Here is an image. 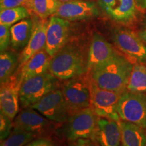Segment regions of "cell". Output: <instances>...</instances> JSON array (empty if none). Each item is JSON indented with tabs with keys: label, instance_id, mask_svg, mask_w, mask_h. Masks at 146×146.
I'll list each match as a JSON object with an SVG mask.
<instances>
[{
	"label": "cell",
	"instance_id": "5b68a950",
	"mask_svg": "<svg viewBox=\"0 0 146 146\" xmlns=\"http://www.w3.org/2000/svg\"><path fill=\"white\" fill-rule=\"evenodd\" d=\"M99 118L91 107L74 113L65 123V137L68 141L78 139L94 140Z\"/></svg>",
	"mask_w": 146,
	"mask_h": 146
},
{
	"label": "cell",
	"instance_id": "30bf717a",
	"mask_svg": "<svg viewBox=\"0 0 146 146\" xmlns=\"http://www.w3.org/2000/svg\"><path fill=\"white\" fill-rule=\"evenodd\" d=\"M23 80L19 70L16 72L0 87V112L14 119L19 112L20 89Z\"/></svg>",
	"mask_w": 146,
	"mask_h": 146
},
{
	"label": "cell",
	"instance_id": "2e32d148",
	"mask_svg": "<svg viewBox=\"0 0 146 146\" xmlns=\"http://www.w3.org/2000/svg\"><path fill=\"white\" fill-rule=\"evenodd\" d=\"M48 21L49 19H40L38 17H36V21H33L31 36L28 44L19 55V66L18 68L23 66L33 55L45 49Z\"/></svg>",
	"mask_w": 146,
	"mask_h": 146
},
{
	"label": "cell",
	"instance_id": "52a82bcc",
	"mask_svg": "<svg viewBox=\"0 0 146 146\" xmlns=\"http://www.w3.org/2000/svg\"><path fill=\"white\" fill-rule=\"evenodd\" d=\"M31 108L50 121L56 123H66L71 116V112L60 89L49 93Z\"/></svg>",
	"mask_w": 146,
	"mask_h": 146
},
{
	"label": "cell",
	"instance_id": "6da1fadb",
	"mask_svg": "<svg viewBox=\"0 0 146 146\" xmlns=\"http://www.w3.org/2000/svg\"><path fill=\"white\" fill-rule=\"evenodd\" d=\"M87 56L88 52L83 45L68 42L52 56L49 70L64 81L87 74Z\"/></svg>",
	"mask_w": 146,
	"mask_h": 146
},
{
	"label": "cell",
	"instance_id": "4dcf8cb0",
	"mask_svg": "<svg viewBox=\"0 0 146 146\" xmlns=\"http://www.w3.org/2000/svg\"><path fill=\"white\" fill-rule=\"evenodd\" d=\"M137 10L139 11H145L146 10V0H135Z\"/></svg>",
	"mask_w": 146,
	"mask_h": 146
},
{
	"label": "cell",
	"instance_id": "d4e9b609",
	"mask_svg": "<svg viewBox=\"0 0 146 146\" xmlns=\"http://www.w3.org/2000/svg\"><path fill=\"white\" fill-rule=\"evenodd\" d=\"M36 137L37 135L33 133L14 128L10 135L1 141L0 146H25Z\"/></svg>",
	"mask_w": 146,
	"mask_h": 146
},
{
	"label": "cell",
	"instance_id": "603a6c76",
	"mask_svg": "<svg viewBox=\"0 0 146 146\" xmlns=\"http://www.w3.org/2000/svg\"><path fill=\"white\" fill-rule=\"evenodd\" d=\"M61 3L58 0H31L29 12L40 19H48L57 12Z\"/></svg>",
	"mask_w": 146,
	"mask_h": 146
},
{
	"label": "cell",
	"instance_id": "4316f807",
	"mask_svg": "<svg viewBox=\"0 0 146 146\" xmlns=\"http://www.w3.org/2000/svg\"><path fill=\"white\" fill-rule=\"evenodd\" d=\"M11 44L10 27L0 24V51L5 52Z\"/></svg>",
	"mask_w": 146,
	"mask_h": 146
},
{
	"label": "cell",
	"instance_id": "ac0fdd59",
	"mask_svg": "<svg viewBox=\"0 0 146 146\" xmlns=\"http://www.w3.org/2000/svg\"><path fill=\"white\" fill-rule=\"evenodd\" d=\"M51 59L52 56L46 52L45 49L33 55L23 66L18 68L23 81L50 72Z\"/></svg>",
	"mask_w": 146,
	"mask_h": 146
},
{
	"label": "cell",
	"instance_id": "484cf974",
	"mask_svg": "<svg viewBox=\"0 0 146 146\" xmlns=\"http://www.w3.org/2000/svg\"><path fill=\"white\" fill-rule=\"evenodd\" d=\"M14 129L13 119L0 112V140L3 141L10 135Z\"/></svg>",
	"mask_w": 146,
	"mask_h": 146
},
{
	"label": "cell",
	"instance_id": "7a4b0ae2",
	"mask_svg": "<svg viewBox=\"0 0 146 146\" xmlns=\"http://www.w3.org/2000/svg\"><path fill=\"white\" fill-rule=\"evenodd\" d=\"M133 66L127 58L118 54L109 61L95 67L89 74L100 88L121 94L127 90Z\"/></svg>",
	"mask_w": 146,
	"mask_h": 146
},
{
	"label": "cell",
	"instance_id": "836d02e7",
	"mask_svg": "<svg viewBox=\"0 0 146 146\" xmlns=\"http://www.w3.org/2000/svg\"><path fill=\"white\" fill-rule=\"evenodd\" d=\"M144 29H146V16H145V21H144Z\"/></svg>",
	"mask_w": 146,
	"mask_h": 146
},
{
	"label": "cell",
	"instance_id": "d6a6232c",
	"mask_svg": "<svg viewBox=\"0 0 146 146\" xmlns=\"http://www.w3.org/2000/svg\"><path fill=\"white\" fill-rule=\"evenodd\" d=\"M60 3H66L70 2V1H82V0H58ZM89 1H92V0H89Z\"/></svg>",
	"mask_w": 146,
	"mask_h": 146
},
{
	"label": "cell",
	"instance_id": "7402d4cb",
	"mask_svg": "<svg viewBox=\"0 0 146 146\" xmlns=\"http://www.w3.org/2000/svg\"><path fill=\"white\" fill-rule=\"evenodd\" d=\"M127 90L139 94L146 93V66L143 63L133 65Z\"/></svg>",
	"mask_w": 146,
	"mask_h": 146
},
{
	"label": "cell",
	"instance_id": "8fae6325",
	"mask_svg": "<svg viewBox=\"0 0 146 146\" xmlns=\"http://www.w3.org/2000/svg\"><path fill=\"white\" fill-rule=\"evenodd\" d=\"M70 33V21L54 16L49 18L45 50L50 56H54L68 43Z\"/></svg>",
	"mask_w": 146,
	"mask_h": 146
},
{
	"label": "cell",
	"instance_id": "7c38bea8",
	"mask_svg": "<svg viewBox=\"0 0 146 146\" xmlns=\"http://www.w3.org/2000/svg\"><path fill=\"white\" fill-rule=\"evenodd\" d=\"M14 128L41 135L51 128V122L31 107L23 108L13 120Z\"/></svg>",
	"mask_w": 146,
	"mask_h": 146
},
{
	"label": "cell",
	"instance_id": "5bb4252c",
	"mask_svg": "<svg viewBox=\"0 0 146 146\" xmlns=\"http://www.w3.org/2000/svg\"><path fill=\"white\" fill-rule=\"evenodd\" d=\"M102 10L118 23L128 25L136 16L135 0H98Z\"/></svg>",
	"mask_w": 146,
	"mask_h": 146
},
{
	"label": "cell",
	"instance_id": "f546056e",
	"mask_svg": "<svg viewBox=\"0 0 146 146\" xmlns=\"http://www.w3.org/2000/svg\"><path fill=\"white\" fill-rule=\"evenodd\" d=\"M68 146H100V145L91 139H78L69 141Z\"/></svg>",
	"mask_w": 146,
	"mask_h": 146
},
{
	"label": "cell",
	"instance_id": "1f68e13d",
	"mask_svg": "<svg viewBox=\"0 0 146 146\" xmlns=\"http://www.w3.org/2000/svg\"><path fill=\"white\" fill-rule=\"evenodd\" d=\"M138 35L140 36V38L146 43V29H143V30L139 32Z\"/></svg>",
	"mask_w": 146,
	"mask_h": 146
},
{
	"label": "cell",
	"instance_id": "3957f363",
	"mask_svg": "<svg viewBox=\"0 0 146 146\" xmlns=\"http://www.w3.org/2000/svg\"><path fill=\"white\" fill-rule=\"evenodd\" d=\"M60 80L50 72L23 81L20 89V106L31 107L43 97L60 89Z\"/></svg>",
	"mask_w": 146,
	"mask_h": 146
},
{
	"label": "cell",
	"instance_id": "4fadbf2b",
	"mask_svg": "<svg viewBox=\"0 0 146 146\" xmlns=\"http://www.w3.org/2000/svg\"><path fill=\"white\" fill-rule=\"evenodd\" d=\"M98 14L99 10L94 1L82 0L61 3L57 12L53 16L68 21H76L89 19Z\"/></svg>",
	"mask_w": 146,
	"mask_h": 146
},
{
	"label": "cell",
	"instance_id": "277c9868",
	"mask_svg": "<svg viewBox=\"0 0 146 146\" xmlns=\"http://www.w3.org/2000/svg\"><path fill=\"white\" fill-rule=\"evenodd\" d=\"M91 82L90 76L85 74L66 81L62 85L61 90L71 115L91 107Z\"/></svg>",
	"mask_w": 146,
	"mask_h": 146
},
{
	"label": "cell",
	"instance_id": "8992f818",
	"mask_svg": "<svg viewBox=\"0 0 146 146\" xmlns=\"http://www.w3.org/2000/svg\"><path fill=\"white\" fill-rule=\"evenodd\" d=\"M120 120L131 122L146 130V94L126 90L118 103Z\"/></svg>",
	"mask_w": 146,
	"mask_h": 146
},
{
	"label": "cell",
	"instance_id": "cb8c5ba5",
	"mask_svg": "<svg viewBox=\"0 0 146 146\" xmlns=\"http://www.w3.org/2000/svg\"><path fill=\"white\" fill-rule=\"evenodd\" d=\"M31 13L25 7L5 9L0 12V24L12 27L22 20L29 18Z\"/></svg>",
	"mask_w": 146,
	"mask_h": 146
},
{
	"label": "cell",
	"instance_id": "d6986e66",
	"mask_svg": "<svg viewBox=\"0 0 146 146\" xmlns=\"http://www.w3.org/2000/svg\"><path fill=\"white\" fill-rule=\"evenodd\" d=\"M33 21L27 18L10 27L11 46L15 51H23L31 36Z\"/></svg>",
	"mask_w": 146,
	"mask_h": 146
},
{
	"label": "cell",
	"instance_id": "9c48e42d",
	"mask_svg": "<svg viewBox=\"0 0 146 146\" xmlns=\"http://www.w3.org/2000/svg\"><path fill=\"white\" fill-rule=\"evenodd\" d=\"M113 41L116 47L129 58L139 63L146 62V45L138 34L127 29H115Z\"/></svg>",
	"mask_w": 146,
	"mask_h": 146
},
{
	"label": "cell",
	"instance_id": "44dd1931",
	"mask_svg": "<svg viewBox=\"0 0 146 146\" xmlns=\"http://www.w3.org/2000/svg\"><path fill=\"white\" fill-rule=\"evenodd\" d=\"M19 56L12 51H5L0 54V84L6 82L18 70Z\"/></svg>",
	"mask_w": 146,
	"mask_h": 146
},
{
	"label": "cell",
	"instance_id": "e0dca14e",
	"mask_svg": "<svg viewBox=\"0 0 146 146\" xmlns=\"http://www.w3.org/2000/svg\"><path fill=\"white\" fill-rule=\"evenodd\" d=\"M94 141L100 146H121V133L118 122L100 117Z\"/></svg>",
	"mask_w": 146,
	"mask_h": 146
},
{
	"label": "cell",
	"instance_id": "f1b7e54d",
	"mask_svg": "<svg viewBox=\"0 0 146 146\" xmlns=\"http://www.w3.org/2000/svg\"><path fill=\"white\" fill-rule=\"evenodd\" d=\"M25 146H60L57 142L48 137L35 138Z\"/></svg>",
	"mask_w": 146,
	"mask_h": 146
},
{
	"label": "cell",
	"instance_id": "83f0119b",
	"mask_svg": "<svg viewBox=\"0 0 146 146\" xmlns=\"http://www.w3.org/2000/svg\"><path fill=\"white\" fill-rule=\"evenodd\" d=\"M31 0H0V10L14 8L17 7H25L29 10Z\"/></svg>",
	"mask_w": 146,
	"mask_h": 146
},
{
	"label": "cell",
	"instance_id": "ffe728a7",
	"mask_svg": "<svg viewBox=\"0 0 146 146\" xmlns=\"http://www.w3.org/2000/svg\"><path fill=\"white\" fill-rule=\"evenodd\" d=\"M123 146H146L145 129L131 122H118Z\"/></svg>",
	"mask_w": 146,
	"mask_h": 146
},
{
	"label": "cell",
	"instance_id": "ba28073f",
	"mask_svg": "<svg viewBox=\"0 0 146 146\" xmlns=\"http://www.w3.org/2000/svg\"><path fill=\"white\" fill-rule=\"evenodd\" d=\"M91 108L99 117L120 121L118 112L120 94L100 88L91 80Z\"/></svg>",
	"mask_w": 146,
	"mask_h": 146
},
{
	"label": "cell",
	"instance_id": "9a60e30c",
	"mask_svg": "<svg viewBox=\"0 0 146 146\" xmlns=\"http://www.w3.org/2000/svg\"><path fill=\"white\" fill-rule=\"evenodd\" d=\"M118 53L108 41L100 35H93L87 56V73L100 64L114 58Z\"/></svg>",
	"mask_w": 146,
	"mask_h": 146
}]
</instances>
